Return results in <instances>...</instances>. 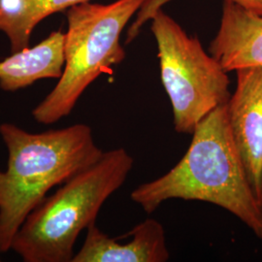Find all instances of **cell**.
Here are the masks:
<instances>
[{
    "label": "cell",
    "instance_id": "cell-1",
    "mask_svg": "<svg viewBox=\"0 0 262 262\" xmlns=\"http://www.w3.org/2000/svg\"><path fill=\"white\" fill-rule=\"evenodd\" d=\"M130 198L147 214L169 199L208 202L237 216L262 239V204L253 194L235 146L227 103L198 123L188 150L173 168L136 187Z\"/></svg>",
    "mask_w": 262,
    "mask_h": 262
},
{
    "label": "cell",
    "instance_id": "cell-2",
    "mask_svg": "<svg viewBox=\"0 0 262 262\" xmlns=\"http://www.w3.org/2000/svg\"><path fill=\"white\" fill-rule=\"evenodd\" d=\"M0 136L8 152L7 168L0 169V253H4L48 192L94 164L104 151L84 123L32 133L4 122Z\"/></svg>",
    "mask_w": 262,
    "mask_h": 262
},
{
    "label": "cell",
    "instance_id": "cell-3",
    "mask_svg": "<svg viewBox=\"0 0 262 262\" xmlns=\"http://www.w3.org/2000/svg\"><path fill=\"white\" fill-rule=\"evenodd\" d=\"M134 159L123 148L104 151L34 209L11 250L25 262H71L80 233L95 223L109 197L125 183Z\"/></svg>",
    "mask_w": 262,
    "mask_h": 262
},
{
    "label": "cell",
    "instance_id": "cell-4",
    "mask_svg": "<svg viewBox=\"0 0 262 262\" xmlns=\"http://www.w3.org/2000/svg\"><path fill=\"white\" fill-rule=\"evenodd\" d=\"M149 0H117L110 4L86 2L67 10L66 66L52 92L32 110L43 124H53L73 111L84 91L112 66L125 58L122 30Z\"/></svg>",
    "mask_w": 262,
    "mask_h": 262
},
{
    "label": "cell",
    "instance_id": "cell-5",
    "mask_svg": "<svg viewBox=\"0 0 262 262\" xmlns=\"http://www.w3.org/2000/svg\"><path fill=\"white\" fill-rule=\"evenodd\" d=\"M150 19L174 127L178 133L192 134L210 113L229 101L227 72L214 56L207 54L198 38L187 35L163 11L154 10Z\"/></svg>",
    "mask_w": 262,
    "mask_h": 262
},
{
    "label": "cell",
    "instance_id": "cell-6",
    "mask_svg": "<svg viewBox=\"0 0 262 262\" xmlns=\"http://www.w3.org/2000/svg\"><path fill=\"white\" fill-rule=\"evenodd\" d=\"M236 73V90L227 102L228 122L250 186L262 204V66Z\"/></svg>",
    "mask_w": 262,
    "mask_h": 262
},
{
    "label": "cell",
    "instance_id": "cell-7",
    "mask_svg": "<svg viewBox=\"0 0 262 262\" xmlns=\"http://www.w3.org/2000/svg\"><path fill=\"white\" fill-rule=\"evenodd\" d=\"M131 240L121 243L102 232L95 223L86 228L80 251L71 262H166L170 257L163 225L147 219L134 226Z\"/></svg>",
    "mask_w": 262,
    "mask_h": 262
},
{
    "label": "cell",
    "instance_id": "cell-8",
    "mask_svg": "<svg viewBox=\"0 0 262 262\" xmlns=\"http://www.w3.org/2000/svg\"><path fill=\"white\" fill-rule=\"evenodd\" d=\"M209 52L226 72L262 66V16L224 0L223 16Z\"/></svg>",
    "mask_w": 262,
    "mask_h": 262
},
{
    "label": "cell",
    "instance_id": "cell-9",
    "mask_svg": "<svg viewBox=\"0 0 262 262\" xmlns=\"http://www.w3.org/2000/svg\"><path fill=\"white\" fill-rule=\"evenodd\" d=\"M66 66V33L53 31L33 47L0 61V89L16 92L44 79H59Z\"/></svg>",
    "mask_w": 262,
    "mask_h": 262
},
{
    "label": "cell",
    "instance_id": "cell-10",
    "mask_svg": "<svg viewBox=\"0 0 262 262\" xmlns=\"http://www.w3.org/2000/svg\"><path fill=\"white\" fill-rule=\"evenodd\" d=\"M46 18L43 0H0V31L12 53L29 46L33 30Z\"/></svg>",
    "mask_w": 262,
    "mask_h": 262
},
{
    "label": "cell",
    "instance_id": "cell-11",
    "mask_svg": "<svg viewBox=\"0 0 262 262\" xmlns=\"http://www.w3.org/2000/svg\"><path fill=\"white\" fill-rule=\"evenodd\" d=\"M92 0H43L47 17L64 10H68L75 5L91 2Z\"/></svg>",
    "mask_w": 262,
    "mask_h": 262
},
{
    "label": "cell",
    "instance_id": "cell-12",
    "mask_svg": "<svg viewBox=\"0 0 262 262\" xmlns=\"http://www.w3.org/2000/svg\"><path fill=\"white\" fill-rule=\"evenodd\" d=\"M235 3L262 16V0H231Z\"/></svg>",
    "mask_w": 262,
    "mask_h": 262
}]
</instances>
